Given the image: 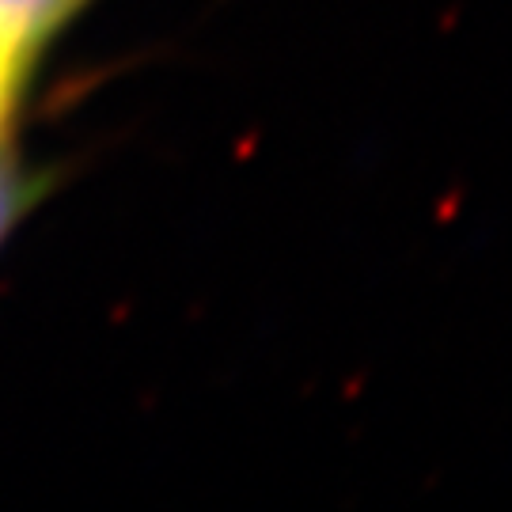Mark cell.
Masks as SVG:
<instances>
[{
  "mask_svg": "<svg viewBox=\"0 0 512 512\" xmlns=\"http://www.w3.org/2000/svg\"><path fill=\"white\" fill-rule=\"evenodd\" d=\"M0 57H12V61H23V57H16V54H8V50H0ZM27 65V61H23Z\"/></svg>",
  "mask_w": 512,
  "mask_h": 512,
  "instance_id": "cell-4",
  "label": "cell"
},
{
  "mask_svg": "<svg viewBox=\"0 0 512 512\" xmlns=\"http://www.w3.org/2000/svg\"><path fill=\"white\" fill-rule=\"evenodd\" d=\"M76 0H0V50L27 61L35 42L69 16Z\"/></svg>",
  "mask_w": 512,
  "mask_h": 512,
  "instance_id": "cell-1",
  "label": "cell"
},
{
  "mask_svg": "<svg viewBox=\"0 0 512 512\" xmlns=\"http://www.w3.org/2000/svg\"><path fill=\"white\" fill-rule=\"evenodd\" d=\"M23 76V61H12V57H0V122L12 107V95H16V84Z\"/></svg>",
  "mask_w": 512,
  "mask_h": 512,
  "instance_id": "cell-3",
  "label": "cell"
},
{
  "mask_svg": "<svg viewBox=\"0 0 512 512\" xmlns=\"http://www.w3.org/2000/svg\"><path fill=\"white\" fill-rule=\"evenodd\" d=\"M27 202V183L12 164L0 160V236L12 228V220L19 217V209Z\"/></svg>",
  "mask_w": 512,
  "mask_h": 512,
  "instance_id": "cell-2",
  "label": "cell"
}]
</instances>
